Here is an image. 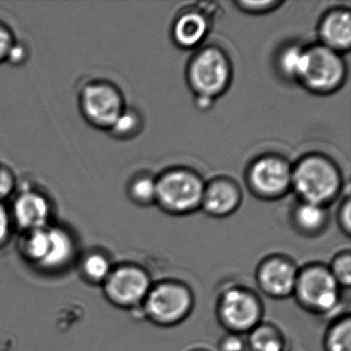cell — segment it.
Segmentation results:
<instances>
[{"label":"cell","instance_id":"obj_7","mask_svg":"<svg viewBox=\"0 0 351 351\" xmlns=\"http://www.w3.org/2000/svg\"><path fill=\"white\" fill-rule=\"evenodd\" d=\"M348 67L344 55L339 54L322 45L306 46L303 69L298 84L310 93L332 95L346 83Z\"/></svg>","mask_w":351,"mask_h":351},{"label":"cell","instance_id":"obj_29","mask_svg":"<svg viewBox=\"0 0 351 351\" xmlns=\"http://www.w3.org/2000/svg\"><path fill=\"white\" fill-rule=\"evenodd\" d=\"M16 180L9 168L0 165V201L9 197L15 190Z\"/></svg>","mask_w":351,"mask_h":351},{"label":"cell","instance_id":"obj_13","mask_svg":"<svg viewBox=\"0 0 351 351\" xmlns=\"http://www.w3.org/2000/svg\"><path fill=\"white\" fill-rule=\"evenodd\" d=\"M213 26V19L200 8L182 10L172 22V42L182 50H198L206 40Z\"/></svg>","mask_w":351,"mask_h":351},{"label":"cell","instance_id":"obj_6","mask_svg":"<svg viewBox=\"0 0 351 351\" xmlns=\"http://www.w3.org/2000/svg\"><path fill=\"white\" fill-rule=\"evenodd\" d=\"M215 312L225 332L246 336L264 320L265 305L256 289L241 283H232L217 295Z\"/></svg>","mask_w":351,"mask_h":351},{"label":"cell","instance_id":"obj_5","mask_svg":"<svg viewBox=\"0 0 351 351\" xmlns=\"http://www.w3.org/2000/svg\"><path fill=\"white\" fill-rule=\"evenodd\" d=\"M204 186V178L193 168H166L157 176L156 205L174 217L192 215L200 210Z\"/></svg>","mask_w":351,"mask_h":351},{"label":"cell","instance_id":"obj_4","mask_svg":"<svg viewBox=\"0 0 351 351\" xmlns=\"http://www.w3.org/2000/svg\"><path fill=\"white\" fill-rule=\"evenodd\" d=\"M186 81L194 97L217 101L233 81V64L228 53L217 45H207L195 51L186 67Z\"/></svg>","mask_w":351,"mask_h":351},{"label":"cell","instance_id":"obj_3","mask_svg":"<svg viewBox=\"0 0 351 351\" xmlns=\"http://www.w3.org/2000/svg\"><path fill=\"white\" fill-rule=\"evenodd\" d=\"M343 291L328 265L315 261L300 267L291 298L307 313L332 319L343 313Z\"/></svg>","mask_w":351,"mask_h":351},{"label":"cell","instance_id":"obj_18","mask_svg":"<svg viewBox=\"0 0 351 351\" xmlns=\"http://www.w3.org/2000/svg\"><path fill=\"white\" fill-rule=\"evenodd\" d=\"M245 337L247 351H289L287 336L275 322L264 319Z\"/></svg>","mask_w":351,"mask_h":351},{"label":"cell","instance_id":"obj_8","mask_svg":"<svg viewBox=\"0 0 351 351\" xmlns=\"http://www.w3.org/2000/svg\"><path fill=\"white\" fill-rule=\"evenodd\" d=\"M293 163L278 153H264L252 159L246 167V186L256 198L276 201L291 191Z\"/></svg>","mask_w":351,"mask_h":351},{"label":"cell","instance_id":"obj_17","mask_svg":"<svg viewBox=\"0 0 351 351\" xmlns=\"http://www.w3.org/2000/svg\"><path fill=\"white\" fill-rule=\"evenodd\" d=\"M49 250L40 270L57 272L69 266L75 256L77 244L71 232L59 226H49Z\"/></svg>","mask_w":351,"mask_h":351},{"label":"cell","instance_id":"obj_15","mask_svg":"<svg viewBox=\"0 0 351 351\" xmlns=\"http://www.w3.org/2000/svg\"><path fill=\"white\" fill-rule=\"evenodd\" d=\"M318 44L339 54L351 48V12L348 8L335 7L324 12L317 24Z\"/></svg>","mask_w":351,"mask_h":351},{"label":"cell","instance_id":"obj_21","mask_svg":"<svg viewBox=\"0 0 351 351\" xmlns=\"http://www.w3.org/2000/svg\"><path fill=\"white\" fill-rule=\"evenodd\" d=\"M127 193L130 200L137 206L156 205L157 176L149 172H138L129 182Z\"/></svg>","mask_w":351,"mask_h":351},{"label":"cell","instance_id":"obj_1","mask_svg":"<svg viewBox=\"0 0 351 351\" xmlns=\"http://www.w3.org/2000/svg\"><path fill=\"white\" fill-rule=\"evenodd\" d=\"M342 170L330 156L311 152L293 163L291 191L298 200L328 207L345 190Z\"/></svg>","mask_w":351,"mask_h":351},{"label":"cell","instance_id":"obj_10","mask_svg":"<svg viewBox=\"0 0 351 351\" xmlns=\"http://www.w3.org/2000/svg\"><path fill=\"white\" fill-rule=\"evenodd\" d=\"M84 117L98 129L110 130L126 108L122 91L110 82H94L80 96Z\"/></svg>","mask_w":351,"mask_h":351},{"label":"cell","instance_id":"obj_26","mask_svg":"<svg viewBox=\"0 0 351 351\" xmlns=\"http://www.w3.org/2000/svg\"><path fill=\"white\" fill-rule=\"evenodd\" d=\"M217 351H247L246 337L236 332H225L217 341Z\"/></svg>","mask_w":351,"mask_h":351},{"label":"cell","instance_id":"obj_31","mask_svg":"<svg viewBox=\"0 0 351 351\" xmlns=\"http://www.w3.org/2000/svg\"><path fill=\"white\" fill-rule=\"evenodd\" d=\"M26 55H27V51L25 47L15 43L8 55L7 61L14 65H20L25 61Z\"/></svg>","mask_w":351,"mask_h":351},{"label":"cell","instance_id":"obj_11","mask_svg":"<svg viewBox=\"0 0 351 351\" xmlns=\"http://www.w3.org/2000/svg\"><path fill=\"white\" fill-rule=\"evenodd\" d=\"M300 266L289 254L273 252L261 258L254 271V281L262 295L272 300L293 297Z\"/></svg>","mask_w":351,"mask_h":351},{"label":"cell","instance_id":"obj_27","mask_svg":"<svg viewBox=\"0 0 351 351\" xmlns=\"http://www.w3.org/2000/svg\"><path fill=\"white\" fill-rule=\"evenodd\" d=\"M337 221L340 231L347 238L351 235V200L350 196L345 195L337 210Z\"/></svg>","mask_w":351,"mask_h":351},{"label":"cell","instance_id":"obj_19","mask_svg":"<svg viewBox=\"0 0 351 351\" xmlns=\"http://www.w3.org/2000/svg\"><path fill=\"white\" fill-rule=\"evenodd\" d=\"M305 52V45L299 42L287 43L276 51L275 71L283 81L298 84L303 69Z\"/></svg>","mask_w":351,"mask_h":351},{"label":"cell","instance_id":"obj_20","mask_svg":"<svg viewBox=\"0 0 351 351\" xmlns=\"http://www.w3.org/2000/svg\"><path fill=\"white\" fill-rule=\"evenodd\" d=\"M324 351H351V316L343 312L330 319L322 337Z\"/></svg>","mask_w":351,"mask_h":351},{"label":"cell","instance_id":"obj_32","mask_svg":"<svg viewBox=\"0 0 351 351\" xmlns=\"http://www.w3.org/2000/svg\"><path fill=\"white\" fill-rule=\"evenodd\" d=\"M195 106L198 110H202V112H206V110L213 108V104H215V100L210 99V98L201 97V96H197L194 97Z\"/></svg>","mask_w":351,"mask_h":351},{"label":"cell","instance_id":"obj_24","mask_svg":"<svg viewBox=\"0 0 351 351\" xmlns=\"http://www.w3.org/2000/svg\"><path fill=\"white\" fill-rule=\"evenodd\" d=\"M328 270L336 282L343 291H348L351 287V252L349 248L341 250L332 256L328 263Z\"/></svg>","mask_w":351,"mask_h":351},{"label":"cell","instance_id":"obj_23","mask_svg":"<svg viewBox=\"0 0 351 351\" xmlns=\"http://www.w3.org/2000/svg\"><path fill=\"white\" fill-rule=\"evenodd\" d=\"M143 129V118L138 110L126 108L108 130L112 136L119 139H131L137 136Z\"/></svg>","mask_w":351,"mask_h":351},{"label":"cell","instance_id":"obj_12","mask_svg":"<svg viewBox=\"0 0 351 351\" xmlns=\"http://www.w3.org/2000/svg\"><path fill=\"white\" fill-rule=\"evenodd\" d=\"M243 192L237 180L227 176H217L205 182L201 208L213 219H225L241 206Z\"/></svg>","mask_w":351,"mask_h":351},{"label":"cell","instance_id":"obj_30","mask_svg":"<svg viewBox=\"0 0 351 351\" xmlns=\"http://www.w3.org/2000/svg\"><path fill=\"white\" fill-rule=\"evenodd\" d=\"M15 43L11 30L3 23H0V63L7 60L8 55Z\"/></svg>","mask_w":351,"mask_h":351},{"label":"cell","instance_id":"obj_16","mask_svg":"<svg viewBox=\"0 0 351 351\" xmlns=\"http://www.w3.org/2000/svg\"><path fill=\"white\" fill-rule=\"evenodd\" d=\"M291 223L299 235L318 237L326 232L330 223L328 207L298 200L291 208Z\"/></svg>","mask_w":351,"mask_h":351},{"label":"cell","instance_id":"obj_33","mask_svg":"<svg viewBox=\"0 0 351 351\" xmlns=\"http://www.w3.org/2000/svg\"><path fill=\"white\" fill-rule=\"evenodd\" d=\"M186 351H215L213 349L209 348V347L206 346H195L191 347L190 349H188Z\"/></svg>","mask_w":351,"mask_h":351},{"label":"cell","instance_id":"obj_9","mask_svg":"<svg viewBox=\"0 0 351 351\" xmlns=\"http://www.w3.org/2000/svg\"><path fill=\"white\" fill-rule=\"evenodd\" d=\"M153 283L151 272L145 266L125 262L114 265L102 289L112 305L136 314Z\"/></svg>","mask_w":351,"mask_h":351},{"label":"cell","instance_id":"obj_2","mask_svg":"<svg viewBox=\"0 0 351 351\" xmlns=\"http://www.w3.org/2000/svg\"><path fill=\"white\" fill-rule=\"evenodd\" d=\"M196 305L192 287L178 278L154 280L136 315L159 328H174L186 322Z\"/></svg>","mask_w":351,"mask_h":351},{"label":"cell","instance_id":"obj_22","mask_svg":"<svg viewBox=\"0 0 351 351\" xmlns=\"http://www.w3.org/2000/svg\"><path fill=\"white\" fill-rule=\"evenodd\" d=\"M114 266L108 254L102 252H92L82 258L81 272L88 282L102 285Z\"/></svg>","mask_w":351,"mask_h":351},{"label":"cell","instance_id":"obj_14","mask_svg":"<svg viewBox=\"0 0 351 351\" xmlns=\"http://www.w3.org/2000/svg\"><path fill=\"white\" fill-rule=\"evenodd\" d=\"M10 213L14 226L25 233L50 226L52 205L44 194L28 189L18 195Z\"/></svg>","mask_w":351,"mask_h":351},{"label":"cell","instance_id":"obj_25","mask_svg":"<svg viewBox=\"0 0 351 351\" xmlns=\"http://www.w3.org/2000/svg\"><path fill=\"white\" fill-rule=\"evenodd\" d=\"M234 5L242 13L248 15H266L276 11L285 5V1L280 0H265V1H246L238 0L234 1Z\"/></svg>","mask_w":351,"mask_h":351},{"label":"cell","instance_id":"obj_28","mask_svg":"<svg viewBox=\"0 0 351 351\" xmlns=\"http://www.w3.org/2000/svg\"><path fill=\"white\" fill-rule=\"evenodd\" d=\"M13 226L10 209L0 201V246L5 245L11 237Z\"/></svg>","mask_w":351,"mask_h":351}]
</instances>
